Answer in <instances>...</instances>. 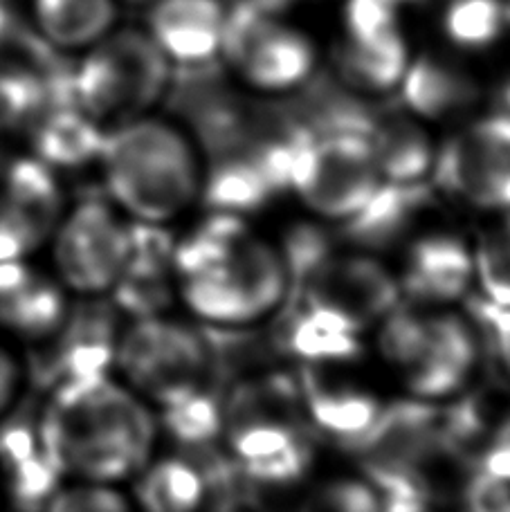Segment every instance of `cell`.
Returning <instances> with one entry per match:
<instances>
[{
	"label": "cell",
	"instance_id": "b9f144b4",
	"mask_svg": "<svg viewBox=\"0 0 510 512\" xmlns=\"http://www.w3.org/2000/svg\"><path fill=\"white\" fill-rule=\"evenodd\" d=\"M504 3H506V5H508V9H510V0H504Z\"/></svg>",
	"mask_w": 510,
	"mask_h": 512
},
{
	"label": "cell",
	"instance_id": "74e56055",
	"mask_svg": "<svg viewBox=\"0 0 510 512\" xmlns=\"http://www.w3.org/2000/svg\"><path fill=\"white\" fill-rule=\"evenodd\" d=\"M212 512H270L250 483L216 495Z\"/></svg>",
	"mask_w": 510,
	"mask_h": 512
},
{
	"label": "cell",
	"instance_id": "7a4b0ae2",
	"mask_svg": "<svg viewBox=\"0 0 510 512\" xmlns=\"http://www.w3.org/2000/svg\"><path fill=\"white\" fill-rule=\"evenodd\" d=\"M97 162L111 203L133 221L165 225L200 196L198 146L176 120L142 115L113 126Z\"/></svg>",
	"mask_w": 510,
	"mask_h": 512
},
{
	"label": "cell",
	"instance_id": "9a60e30c",
	"mask_svg": "<svg viewBox=\"0 0 510 512\" xmlns=\"http://www.w3.org/2000/svg\"><path fill=\"white\" fill-rule=\"evenodd\" d=\"M225 9L223 0H153L144 30L176 66H198L221 59Z\"/></svg>",
	"mask_w": 510,
	"mask_h": 512
},
{
	"label": "cell",
	"instance_id": "f1b7e54d",
	"mask_svg": "<svg viewBox=\"0 0 510 512\" xmlns=\"http://www.w3.org/2000/svg\"><path fill=\"white\" fill-rule=\"evenodd\" d=\"M510 21L504 0H448L441 27L445 39L463 52H479L499 41Z\"/></svg>",
	"mask_w": 510,
	"mask_h": 512
},
{
	"label": "cell",
	"instance_id": "e0dca14e",
	"mask_svg": "<svg viewBox=\"0 0 510 512\" xmlns=\"http://www.w3.org/2000/svg\"><path fill=\"white\" fill-rule=\"evenodd\" d=\"M475 279L472 252L454 234H427L409 245L400 292L421 304H452Z\"/></svg>",
	"mask_w": 510,
	"mask_h": 512
},
{
	"label": "cell",
	"instance_id": "d4e9b609",
	"mask_svg": "<svg viewBox=\"0 0 510 512\" xmlns=\"http://www.w3.org/2000/svg\"><path fill=\"white\" fill-rule=\"evenodd\" d=\"M102 126L77 108H59L36 122V158L50 169H77L99 160L104 146Z\"/></svg>",
	"mask_w": 510,
	"mask_h": 512
},
{
	"label": "cell",
	"instance_id": "4fadbf2b",
	"mask_svg": "<svg viewBox=\"0 0 510 512\" xmlns=\"http://www.w3.org/2000/svg\"><path fill=\"white\" fill-rule=\"evenodd\" d=\"M117 337V317L111 306L88 304L70 310L59 331L41 342L48 344L43 362H48L52 389L68 382L108 376L115 364Z\"/></svg>",
	"mask_w": 510,
	"mask_h": 512
},
{
	"label": "cell",
	"instance_id": "7402d4cb",
	"mask_svg": "<svg viewBox=\"0 0 510 512\" xmlns=\"http://www.w3.org/2000/svg\"><path fill=\"white\" fill-rule=\"evenodd\" d=\"M430 203L432 191L427 182L400 185L382 180L369 203L342 223V236L360 248H387L409 232Z\"/></svg>",
	"mask_w": 510,
	"mask_h": 512
},
{
	"label": "cell",
	"instance_id": "d6a6232c",
	"mask_svg": "<svg viewBox=\"0 0 510 512\" xmlns=\"http://www.w3.org/2000/svg\"><path fill=\"white\" fill-rule=\"evenodd\" d=\"M43 512H133V508L113 483L77 481L54 490Z\"/></svg>",
	"mask_w": 510,
	"mask_h": 512
},
{
	"label": "cell",
	"instance_id": "5b68a950",
	"mask_svg": "<svg viewBox=\"0 0 510 512\" xmlns=\"http://www.w3.org/2000/svg\"><path fill=\"white\" fill-rule=\"evenodd\" d=\"M288 290L284 254L252 232L214 268L180 279L182 301L205 326L257 324L284 308Z\"/></svg>",
	"mask_w": 510,
	"mask_h": 512
},
{
	"label": "cell",
	"instance_id": "ac0fdd59",
	"mask_svg": "<svg viewBox=\"0 0 510 512\" xmlns=\"http://www.w3.org/2000/svg\"><path fill=\"white\" fill-rule=\"evenodd\" d=\"M400 99L409 115L423 122H443L475 108L481 88L459 63L423 52L409 59L400 81Z\"/></svg>",
	"mask_w": 510,
	"mask_h": 512
},
{
	"label": "cell",
	"instance_id": "836d02e7",
	"mask_svg": "<svg viewBox=\"0 0 510 512\" xmlns=\"http://www.w3.org/2000/svg\"><path fill=\"white\" fill-rule=\"evenodd\" d=\"M302 512H380V497L369 481H333L313 492Z\"/></svg>",
	"mask_w": 510,
	"mask_h": 512
},
{
	"label": "cell",
	"instance_id": "4dcf8cb0",
	"mask_svg": "<svg viewBox=\"0 0 510 512\" xmlns=\"http://www.w3.org/2000/svg\"><path fill=\"white\" fill-rule=\"evenodd\" d=\"M472 263L481 299L510 308V212H502V218L479 236Z\"/></svg>",
	"mask_w": 510,
	"mask_h": 512
},
{
	"label": "cell",
	"instance_id": "44dd1931",
	"mask_svg": "<svg viewBox=\"0 0 510 512\" xmlns=\"http://www.w3.org/2000/svg\"><path fill=\"white\" fill-rule=\"evenodd\" d=\"M367 140L382 180L400 185L427 182L439 149L423 120L403 111H385Z\"/></svg>",
	"mask_w": 510,
	"mask_h": 512
},
{
	"label": "cell",
	"instance_id": "8d00e7d4",
	"mask_svg": "<svg viewBox=\"0 0 510 512\" xmlns=\"http://www.w3.org/2000/svg\"><path fill=\"white\" fill-rule=\"evenodd\" d=\"M472 313L488 331L499 353V360H502L510 373V308L490 304L486 299H477L472 301Z\"/></svg>",
	"mask_w": 510,
	"mask_h": 512
},
{
	"label": "cell",
	"instance_id": "60d3db41",
	"mask_svg": "<svg viewBox=\"0 0 510 512\" xmlns=\"http://www.w3.org/2000/svg\"><path fill=\"white\" fill-rule=\"evenodd\" d=\"M277 3H284V5H290V3H295V0H277Z\"/></svg>",
	"mask_w": 510,
	"mask_h": 512
},
{
	"label": "cell",
	"instance_id": "8fae6325",
	"mask_svg": "<svg viewBox=\"0 0 510 512\" xmlns=\"http://www.w3.org/2000/svg\"><path fill=\"white\" fill-rule=\"evenodd\" d=\"M66 200L54 169L39 158L0 167V263L30 259L57 227Z\"/></svg>",
	"mask_w": 510,
	"mask_h": 512
},
{
	"label": "cell",
	"instance_id": "d590c367",
	"mask_svg": "<svg viewBox=\"0 0 510 512\" xmlns=\"http://www.w3.org/2000/svg\"><path fill=\"white\" fill-rule=\"evenodd\" d=\"M27 369L14 342L0 335V418H5L21 396Z\"/></svg>",
	"mask_w": 510,
	"mask_h": 512
},
{
	"label": "cell",
	"instance_id": "83f0119b",
	"mask_svg": "<svg viewBox=\"0 0 510 512\" xmlns=\"http://www.w3.org/2000/svg\"><path fill=\"white\" fill-rule=\"evenodd\" d=\"M171 274V263L129 256L113 286L115 306L135 319L160 317L173 304Z\"/></svg>",
	"mask_w": 510,
	"mask_h": 512
},
{
	"label": "cell",
	"instance_id": "8992f818",
	"mask_svg": "<svg viewBox=\"0 0 510 512\" xmlns=\"http://www.w3.org/2000/svg\"><path fill=\"white\" fill-rule=\"evenodd\" d=\"M115 364L131 391L160 407L207 387V380H212L203 335L165 317L135 319L120 333Z\"/></svg>",
	"mask_w": 510,
	"mask_h": 512
},
{
	"label": "cell",
	"instance_id": "e575fe53",
	"mask_svg": "<svg viewBox=\"0 0 510 512\" xmlns=\"http://www.w3.org/2000/svg\"><path fill=\"white\" fill-rule=\"evenodd\" d=\"M466 512H510V483L475 470L463 490Z\"/></svg>",
	"mask_w": 510,
	"mask_h": 512
},
{
	"label": "cell",
	"instance_id": "d6986e66",
	"mask_svg": "<svg viewBox=\"0 0 510 512\" xmlns=\"http://www.w3.org/2000/svg\"><path fill=\"white\" fill-rule=\"evenodd\" d=\"M284 308L270 337L277 351L293 355L308 367L353 362L362 353L360 331L344 319L304 304H286Z\"/></svg>",
	"mask_w": 510,
	"mask_h": 512
},
{
	"label": "cell",
	"instance_id": "7bdbcfd3",
	"mask_svg": "<svg viewBox=\"0 0 510 512\" xmlns=\"http://www.w3.org/2000/svg\"><path fill=\"white\" fill-rule=\"evenodd\" d=\"M0 490H3V479H0Z\"/></svg>",
	"mask_w": 510,
	"mask_h": 512
},
{
	"label": "cell",
	"instance_id": "9c48e42d",
	"mask_svg": "<svg viewBox=\"0 0 510 512\" xmlns=\"http://www.w3.org/2000/svg\"><path fill=\"white\" fill-rule=\"evenodd\" d=\"M400 295L398 279L371 254L329 248L290 286L286 304L322 308L362 333L382 322Z\"/></svg>",
	"mask_w": 510,
	"mask_h": 512
},
{
	"label": "cell",
	"instance_id": "ffe728a7",
	"mask_svg": "<svg viewBox=\"0 0 510 512\" xmlns=\"http://www.w3.org/2000/svg\"><path fill=\"white\" fill-rule=\"evenodd\" d=\"M304 414L311 416L317 429L353 445L378 418L382 405L376 396L346 380H335L322 367H308L299 380Z\"/></svg>",
	"mask_w": 510,
	"mask_h": 512
},
{
	"label": "cell",
	"instance_id": "603a6c76",
	"mask_svg": "<svg viewBox=\"0 0 510 512\" xmlns=\"http://www.w3.org/2000/svg\"><path fill=\"white\" fill-rule=\"evenodd\" d=\"M412 59L403 30L382 34L371 41H349L335 50L333 72L355 93L367 97L389 95L400 86Z\"/></svg>",
	"mask_w": 510,
	"mask_h": 512
},
{
	"label": "cell",
	"instance_id": "cb8c5ba5",
	"mask_svg": "<svg viewBox=\"0 0 510 512\" xmlns=\"http://www.w3.org/2000/svg\"><path fill=\"white\" fill-rule=\"evenodd\" d=\"M275 196H279V191L268 173L245 153L214 158L203 169L200 198L214 212L243 216L257 212Z\"/></svg>",
	"mask_w": 510,
	"mask_h": 512
},
{
	"label": "cell",
	"instance_id": "52a82bcc",
	"mask_svg": "<svg viewBox=\"0 0 510 512\" xmlns=\"http://www.w3.org/2000/svg\"><path fill=\"white\" fill-rule=\"evenodd\" d=\"M382 185L364 135H308L290 164L288 191L315 216L346 223Z\"/></svg>",
	"mask_w": 510,
	"mask_h": 512
},
{
	"label": "cell",
	"instance_id": "5bb4252c",
	"mask_svg": "<svg viewBox=\"0 0 510 512\" xmlns=\"http://www.w3.org/2000/svg\"><path fill=\"white\" fill-rule=\"evenodd\" d=\"M479 362L472 328L457 315H427L421 358L403 373L409 393L421 400L450 398L466 387Z\"/></svg>",
	"mask_w": 510,
	"mask_h": 512
},
{
	"label": "cell",
	"instance_id": "484cf974",
	"mask_svg": "<svg viewBox=\"0 0 510 512\" xmlns=\"http://www.w3.org/2000/svg\"><path fill=\"white\" fill-rule=\"evenodd\" d=\"M36 21L59 48H86L102 41L117 23V0H34Z\"/></svg>",
	"mask_w": 510,
	"mask_h": 512
},
{
	"label": "cell",
	"instance_id": "3957f363",
	"mask_svg": "<svg viewBox=\"0 0 510 512\" xmlns=\"http://www.w3.org/2000/svg\"><path fill=\"white\" fill-rule=\"evenodd\" d=\"M171 61L142 27L108 32L72 70L75 106L97 124H124L162 104Z\"/></svg>",
	"mask_w": 510,
	"mask_h": 512
},
{
	"label": "cell",
	"instance_id": "ab89813d",
	"mask_svg": "<svg viewBox=\"0 0 510 512\" xmlns=\"http://www.w3.org/2000/svg\"><path fill=\"white\" fill-rule=\"evenodd\" d=\"M126 5H135V7H149L153 0H122Z\"/></svg>",
	"mask_w": 510,
	"mask_h": 512
},
{
	"label": "cell",
	"instance_id": "7c38bea8",
	"mask_svg": "<svg viewBox=\"0 0 510 512\" xmlns=\"http://www.w3.org/2000/svg\"><path fill=\"white\" fill-rule=\"evenodd\" d=\"M68 290L30 259L0 263V335L9 342L41 344L66 322Z\"/></svg>",
	"mask_w": 510,
	"mask_h": 512
},
{
	"label": "cell",
	"instance_id": "ba28073f",
	"mask_svg": "<svg viewBox=\"0 0 510 512\" xmlns=\"http://www.w3.org/2000/svg\"><path fill=\"white\" fill-rule=\"evenodd\" d=\"M52 274L63 288L95 297L113 290L129 259V223L111 200L90 196L66 207L50 236Z\"/></svg>",
	"mask_w": 510,
	"mask_h": 512
},
{
	"label": "cell",
	"instance_id": "4316f807",
	"mask_svg": "<svg viewBox=\"0 0 510 512\" xmlns=\"http://www.w3.org/2000/svg\"><path fill=\"white\" fill-rule=\"evenodd\" d=\"M207 497V486L194 463L162 459L142 470L138 504L142 512H196Z\"/></svg>",
	"mask_w": 510,
	"mask_h": 512
},
{
	"label": "cell",
	"instance_id": "6da1fadb",
	"mask_svg": "<svg viewBox=\"0 0 510 512\" xmlns=\"http://www.w3.org/2000/svg\"><path fill=\"white\" fill-rule=\"evenodd\" d=\"M158 423L151 409L108 376L52 389L39 441L59 474L115 483L147 468Z\"/></svg>",
	"mask_w": 510,
	"mask_h": 512
},
{
	"label": "cell",
	"instance_id": "1f68e13d",
	"mask_svg": "<svg viewBox=\"0 0 510 512\" xmlns=\"http://www.w3.org/2000/svg\"><path fill=\"white\" fill-rule=\"evenodd\" d=\"M239 463V461H236ZM313 465V445L308 436H299L275 454L263 456V459L239 463L241 477L250 486L263 488H288L304 477Z\"/></svg>",
	"mask_w": 510,
	"mask_h": 512
},
{
	"label": "cell",
	"instance_id": "f35d334b",
	"mask_svg": "<svg viewBox=\"0 0 510 512\" xmlns=\"http://www.w3.org/2000/svg\"><path fill=\"white\" fill-rule=\"evenodd\" d=\"M499 99H502V106H504L502 113H508V115H510V79L504 84L502 93H499Z\"/></svg>",
	"mask_w": 510,
	"mask_h": 512
},
{
	"label": "cell",
	"instance_id": "f546056e",
	"mask_svg": "<svg viewBox=\"0 0 510 512\" xmlns=\"http://www.w3.org/2000/svg\"><path fill=\"white\" fill-rule=\"evenodd\" d=\"M162 427L187 450L214 443L223 434V398L212 387L189 393L162 407Z\"/></svg>",
	"mask_w": 510,
	"mask_h": 512
},
{
	"label": "cell",
	"instance_id": "2e32d148",
	"mask_svg": "<svg viewBox=\"0 0 510 512\" xmlns=\"http://www.w3.org/2000/svg\"><path fill=\"white\" fill-rule=\"evenodd\" d=\"M290 115L311 135L369 137L385 108L371 97L355 93L333 70L317 68L311 79L284 99Z\"/></svg>",
	"mask_w": 510,
	"mask_h": 512
},
{
	"label": "cell",
	"instance_id": "30bf717a",
	"mask_svg": "<svg viewBox=\"0 0 510 512\" xmlns=\"http://www.w3.org/2000/svg\"><path fill=\"white\" fill-rule=\"evenodd\" d=\"M434 185L488 212H510V115L490 113L454 133L434 160Z\"/></svg>",
	"mask_w": 510,
	"mask_h": 512
},
{
	"label": "cell",
	"instance_id": "277c9868",
	"mask_svg": "<svg viewBox=\"0 0 510 512\" xmlns=\"http://www.w3.org/2000/svg\"><path fill=\"white\" fill-rule=\"evenodd\" d=\"M277 0H234L225 9L221 61L250 90L290 95L317 70V45L284 21Z\"/></svg>",
	"mask_w": 510,
	"mask_h": 512
}]
</instances>
